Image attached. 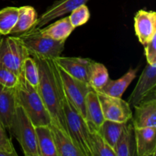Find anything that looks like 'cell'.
I'll return each mask as SVG.
<instances>
[{
    "label": "cell",
    "mask_w": 156,
    "mask_h": 156,
    "mask_svg": "<svg viewBox=\"0 0 156 156\" xmlns=\"http://www.w3.org/2000/svg\"><path fill=\"white\" fill-rule=\"evenodd\" d=\"M30 56L36 60L37 64L39 85L37 90L50 114L51 123L69 135L57 79L52 65V59H46L34 54Z\"/></svg>",
    "instance_id": "1"
},
{
    "label": "cell",
    "mask_w": 156,
    "mask_h": 156,
    "mask_svg": "<svg viewBox=\"0 0 156 156\" xmlns=\"http://www.w3.org/2000/svg\"><path fill=\"white\" fill-rule=\"evenodd\" d=\"M52 65L57 79L61 102L65 115L69 136L84 156H92L91 147H90V129L88 124L85 118L81 115L69 98L67 97L62 87L59 73L56 69V62L53 59H52Z\"/></svg>",
    "instance_id": "2"
},
{
    "label": "cell",
    "mask_w": 156,
    "mask_h": 156,
    "mask_svg": "<svg viewBox=\"0 0 156 156\" xmlns=\"http://www.w3.org/2000/svg\"><path fill=\"white\" fill-rule=\"evenodd\" d=\"M16 101L35 126L50 124L51 118L37 90L24 79L22 74L16 85Z\"/></svg>",
    "instance_id": "3"
},
{
    "label": "cell",
    "mask_w": 156,
    "mask_h": 156,
    "mask_svg": "<svg viewBox=\"0 0 156 156\" xmlns=\"http://www.w3.org/2000/svg\"><path fill=\"white\" fill-rule=\"evenodd\" d=\"M9 131L19 143L26 156H40L35 126L24 110L17 105Z\"/></svg>",
    "instance_id": "4"
},
{
    "label": "cell",
    "mask_w": 156,
    "mask_h": 156,
    "mask_svg": "<svg viewBox=\"0 0 156 156\" xmlns=\"http://www.w3.org/2000/svg\"><path fill=\"white\" fill-rule=\"evenodd\" d=\"M29 54H34L43 58L54 59L61 56L65 48L66 41H57L44 36L39 28H30L19 35Z\"/></svg>",
    "instance_id": "5"
},
{
    "label": "cell",
    "mask_w": 156,
    "mask_h": 156,
    "mask_svg": "<svg viewBox=\"0 0 156 156\" xmlns=\"http://www.w3.org/2000/svg\"><path fill=\"white\" fill-rule=\"evenodd\" d=\"M29 56L28 50L18 36L0 38V66L20 76L24 59Z\"/></svg>",
    "instance_id": "6"
},
{
    "label": "cell",
    "mask_w": 156,
    "mask_h": 156,
    "mask_svg": "<svg viewBox=\"0 0 156 156\" xmlns=\"http://www.w3.org/2000/svg\"><path fill=\"white\" fill-rule=\"evenodd\" d=\"M55 61V60H54ZM56 66L59 73V78L62 82L67 97L69 98L75 108L80 113L81 115L85 117V98L87 94L92 88L89 84L82 82L69 74L65 69L59 66L56 62Z\"/></svg>",
    "instance_id": "7"
},
{
    "label": "cell",
    "mask_w": 156,
    "mask_h": 156,
    "mask_svg": "<svg viewBox=\"0 0 156 156\" xmlns=\"http://www.w3.org/2000/svg\"><path fill=\"white\" fill-rule=\"evenodd\" d=\"M96 92L98 95L105 120L118 123H127L132 119V109L127 101L123 100L122 98L112 97L100 91Z\"/></svg>",
    "instance_id": "8"
},
{
    "label": "cell",
    "mask_w": 156,
    "mask_h": 156,
    "mask_svg": "<svg viewBox=\"0 0 156 156\" xmlns=\"http://www.w3.org/2000/svg\"><path fill=\"white\" fill-rule=\"evenodd\" d=\"M156 64H148L139 78L138 82L129 95L127 102L130 107L155 96Z\"/></svg>",
    "instance_id": "9"
},
{
    "label": "cell",
    "mask_w": 156,
    "mask_h": 156,
    "mask_svg": "<svg viewBox=\"0 0 156 156\" xmlns=\"http://www.w3.org/2000/svg\"><path fill=\"white\" fill-rule=\"evenodd\" d=\"M134 29L139 41L143 45L152 41L156 35V13L144 9L138 11L134 16Z\"/></svg>",
    "instance_id": "10"
},
{
    "label": "cell",
    "mask_w": 156,
    "mask_h": 156,
    "mask_svg": "<svg viewBox=\"0 0 156 156\" xmlns=\"http://www.w3.org/2000/svg\"><path fill=\"white\" fill-rule=\"evenodd\" d=\"M135 108L131 122L134 128L156 127V99L155 96L146 99Z\"/></svg>",
    "instance_id": "11"
},
{
    "label": "cell",
    "mask_w": 156,
    "mask_h": 156,
    "mask_svg": "<svg viewBox=\"0 0 156 156\" xmlns=\"http://www.w3.org/2000/svg\"><path fill=\"white\" fill-rule=\"evenodd\" d=\"M88 0H59L48 8L31 28H41L53 19L69 13L79 6L85 4Z\"/></svg>",
    "instance_id": "12"
},
{
    "label": "cell",
    "mask_w": 156,
    "mask_h": 156,
    "mask_svg": "<svg viewBox=\"0 0 156 156\" xmlns=\"http://www.w3.org/2000/svg\"><path fill=\"white\" fill-rule=\"evenodd\" d=\"M55 62L76 79L88 84L90 66L93 60L88 58L58 56Z\"/></svg>",
    "instance_id": "13"
},
{
    "label": "cell",
    "mask_w": 156,
    "mask_h": 156,
    "mask_svg": "<svg viewBox=\"0 0 156 156\" xmlns=\"http://www.w3.org/2000/svg\"><path fill=\"white\" fill-rule=\"evenodd\" d=\"M16 87L8 88L0 84V122L8 130L17 107Z\"/></svg>",
    "instance_id": "14"
},
{
    "label": "cell",
    "mask_w": 156,
    "mask_h": 156,
    "mask_svg": "<svg viewBox=\"0 0 156 156\" xmlns=\"http://www.w3.org/2000/svg\"><path fill=\"white\" fill-rule=\"evenodd\" d=\"M134 135L136 155H155L156 127L134 128Z\"/></svg>",
    "instance_id": "15"
},
{
    "label": "cell",
    "mask_w": 156,
    "mask_h": 156,
    "mask_svg": "<svg viewBox=\"0 0 156 156\" xmlns=\"http://www.w3.org/2000/svg\"><path fill=\"white\" fill-rule=\"evenodd\" d=\"M90 131H98L105 121L103 112L98 95L94 90L91 89L85 98V117Z\"/></svg>",
    "instance_id": "16"
},
{
    "label": "cell",
    "mask_w": 156,
    "mask_h": 156,
    "mask_svg": "<svg viewBox=\"0 0 156 156\" xmlns=\"http://www.w3.org/2000/svg\"><path fill=\"white\" fill-rule=\"evenodd\" d=\"M58 156H84L68 134L53 123L50 124Z\"/></svg>",
    "instance_id": "17"
},
{
    "label": "cell",
    "mask_w": 156,
    "mask_h": 156,
    "mask_svg": "<svg viewBox=\"0 0 156 156\" xmlns=\"http://www.w3.org/2000/svg\"><path fill=\"white\" fill-rule=\"evenodd\" d=\"M138 68L129 69V71L123 75L121 78L117 80H111L109 79L106 85L100 90V92L116 98H122L131 82L136 77V73Z\"/></svg>",
    "instance_id": "18"
},
{
    "label": "cell",
    "mask_w": 156,
    "mask_h": 156,
    "mask_svg": "<svg viewBox=\"0 0 156 156\" xmlns=\"http://www.w3.org/2000/svg\"><path fill=\"white\" fill-rule=\"evenodd\" d=\"M75 27L72 25L69 16L64 17L59 21L50 24L45 28H39L44 36L48 37L54 41H66L70 36Z\"/></svg>",
    "instance_id": "19"
},
{
    "label": "cell",
    "mask_w": 156,
    "mask_h": 156,
    "mask_svg": "<svg viewBox=\"0 0 156 156\" xmlns=\"http://www.w3.org/2000/svg\"><path fill=\"white\" fill-rule=\"evenodd\" d=\"M40 156H58L50 125L35 126Z\"/></svg>",
    "instance_id": "20"
},
{
    "label": "cell",
    "mask_w": 156,
    "mask_h": 156,
    "mask_svg": "<svg viewBox=\"0 0 156 156\" xmlns=\"http://www.w3.org/2000/svg\"><path fill=\"white\" fill-rule=\"evenodd\" d=\"M116 156H133L136 154L134 127L131 120L126 123V126L114 147Z\"/></svg>",
    "instance_id": "21"
},
{
    "label": "cell",
    "mask_w": 156,
    "mask_h": 156,
    "mask_svg": "<svg viewBox=\"0 0 156 156\" xmlns=\"http://www.w3.org/2000/svg\"><path fill=\"white\" fill-rule=\"evenodd\" d=\"M38 18L37 13L32 6L25 5L18 8V17L11 34H21L31 28Z\"/></svg>",
    "instance_id": "22"
},
{
    "label": "cell",
    "mask_w": 156,
    "mask_h": 156,
    "mask_svg": "<svg viewBox=\"0 0 156 156\" xmlns=\"http://www.w3.org/2000/svg\"><path fill=\"white\" fill-rule=\"evenodd\" d=\"M126 124V123H118L105 120L98 132L114 150L116 143L123 133Z\"/></svg>",
    "instance_id": "23"
},
{
    "label": "cell",
    "mask_w": 156,
    "mask_h": 156,
    "mask_svg": "<svg viewBox=\"0 0 156 156\" xmlns=\"http://www.w3.org/2000/svg\"><path fill=\"white\" fill-rule=\"evenodd\" d=\"M108 69L104 64L92 61L90 66L88 84L94 91H100L109 80Z\"/></svg>",
    "instance_id": "24"
},
{
    "label": "cell",
    "mask_w": 156,
    "mask_h": 156,
    "mask_svg": "<svg viewBox=\"0 0 156 156\" xmlns=\"http://www.w3.org/2000/svg\"><path fill=\"white\" fill-rule=\"evenodd\" d=\"M90 147L92 156H116L114 149L98 131H90Z\"/></svg>",
    "instance_id": "25"
},
{
    "label": "cell",
    "mask_w": 156,
    "mask_h": 156,
    "mask_svg": "<svg viewBox=\"0 0 156 156\" xmlns=\"http://www.w3.org/2000/svg\"><path fill=\"white\" fill-rule=\"evenodd\" d=\"M18 17V8L6 7L0 10V34L7 36L15 27Z\"/></svg>",
    "instance_id": "26"
},
{
    "label": "cell",
    "mask_w": 156,
    "mask_h": 156,
    "mask_svg": "<svg viewBox=\"0 0 156 156\" xmlns=\"http://www.w3.org/2000/svg\"><path fill=\"white\" fill-rule=\"evenodd\" d=\"M21 74L32 87L37 89L39 85V70L36 60L31 56H27L24 59Z\"/></svg>",
    "instance_id": "27"
},
{
    "label": "cell",
    "mask_w": 156,
    "mask_h": 156,
    "mask_svg": "<svg viewBox=\"0 0 156 156\" xmlns=\"http://www.w3.org/2000/svg\"><path fill=\"white\" fill-rule=\"evenodd\" d=\"M90 15H91L88 6L84 4L72 11L71 15H69V18L72 25L76 28L86 24L90 19Z\"/></svg>",
    "instance_id": "28"
},
{
    "label": "cell",
    "mask_w": 156,
    "mask_h": 156,
    "mask_svg": "<svg viewBox=\"0 0 156 156\" xmlns=\"http://www.w3.org/2000/svg\"><path fill=\"white\" fill-rule=\"evenodd\" d=\"M0 155L17 156L16 151L14 148L11 139L8 136L6 129L0 122Z\"/></svg>",
    "instance_id": "29"
},
{
    "label": "cell",
    "mask_w": 156,
    "mask_h": 156,
    "mask_svg": "<svg viewBox=\"0 0 156 156\" xmlns=\"http://www.w3.org/2000/svg\"><path fill=\"white\" fill-rule=\"evenodd\" d=\"M19 76L6 67L0 66V84L8 88H15L18 85Z\"/></svg>",
    "instance_id": "30"
},
{
    "label": "cell",
    "mask_w": 156,
    "mask_h": 156,
    "mask_svg": "<svg viewBox=\"0 0 156 156\" xmlns=\"http://www.w3.org/2000/svg\"><path fill=\"white\" fill-rule=\"evenodd\" d=\"M143 46L148 64H156V35L152 41Z\"/></svg>",
    "instance_id": "31"
},
{
    "label": "cell",
    "mask_w": 156,
    "mask_h": 156,
    "mask_svg": "<svg viewBox=\"0 0 156 156\" xmlns=\"http://www.w3.org/2000/svg\"><path fill=\"white\" fill-rule=\"evenodd\" d=\"M1 36H2V35H1V34H0V37H1Z\"/></svg>",
    "instance_id": "32"
}]
</instances>
